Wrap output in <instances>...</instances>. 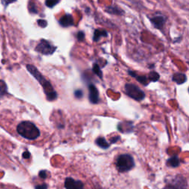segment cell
Returning a JSON list of instances; mask_svg holds the SVG:
<instances>
[{
    "mask_svg": "<svg viewBox=\"0 0 189 189\" xmlns=\"http://www.w3.org/2000/svg\"><path fill=\"white\" fill-rule=\"evenodd\" d=\"M27 69L29 71L31 75L34 76L35 78L39 82V84L42 86L43 90L46 95V98L48 101H53L58 98V93L54 90L53 87L49 81H47L45 78L43 76V75L40 73L38 69L35 67L33 65L28 64L27 65Z\"/></svg>",
    "mask_w": 189,
    "mask_h": 189,
    "instance_id": "6da1fadb",
    "label": "cell"
},
{
    "mask_svg": "<svg viewBox=\"0 0 189 189\" xmlns=\"http://www.w3.org/2000/svg\"><path fill=\"white\" fill-rule=\"evenodd\" d=\"M17 132L22 137L29 140H34L40 136L41 132L37 126L31 121H22L17 126Z\"/></svg>",
    "mask_w": 189,
    "mask_h": 189,
    "instance_id": "7a4b0ae2",
    "label": "cell"
},
{
    "mask_svg": "<svg viewBox=\"0 0 189 189\" xmlns=\"http://www.w3.org/2000/svg\"><path fill=\"white\" fill-rule=\"evenodd\" d=\"M115 166L119 172L123 173L132 169L135 166V163L131 155L128 154H123L117 158Z\"/></svg>",
    "mask_w": 189,
    "mask_h": 189,
    "instance_id": "3957f363",
    "label": "cell"
},
{
    "mask_svg": "<svg viewBox=\"0 0 189 189\" xmlns=\"http://www.w3.org/2000/svg\"><path fill=\"white\" fill-rule=\"evenodd\" d=\"M125 93L132 99L137 101H143L146 98V94L139 87L134 84H125Z\"/></svg>",
    "mask_w": 189,
    "mask_h": 189,
    "instance_id": "277c9868",
    "label": "cell"
},
{
    "mask_svg": "<svg viewBox=\"0 0 189 189\" xmlns=\"http://www.w3.org/2000/svg\"><path fill=\"white\" fill-rule=\"evenodd\" d=\"M61 189H85V183L82 180L72 177H66L61 184Z\"/></svg>",
    "mask_w": 189,
    "mask_h": 189,
    "instance_id": "5b68a950",
    "label": "cell"
},
{
    "mask_svg": "<svg viewBox=\"0 0 189 189\" xmlns=\"http://www.w3.org/2000/svg\"><path fill=\"white\" fill-rule=\"evenodd\" d=\"M36 51L38 53H42L43 55H52L55 53V50H57V47L52 44L49 41L45 40V39H42L39 42V44L36 47Z\"/></svg>",
    "mask_w": 189,
    "mask_h": 189,
    "instance_id": "8992f818",
    "label": "cell"
},
{
    "mask_svg": "<svg viewBox=\"0 0 189 189\" xmlns=\"http://www.w3.org/2000/svg\"><path fill=\"white\" fill-rule=\"evenodd\" d=\"M149 20L152 22V25H153L156 29L163 30L167 19H166V17L165 16H163V14L159 13L157 14V15H155L154 16L151 17V18H149Z\"/></svg>",
    "mask_w": 189,
    "mask_h": 189,
    "instance_id": "52a82bcc",
    "label": "cell"
},
{
    "mask_svg": "<svg viewBox=\"0 0 189 189\" xmlns=\"http://www.w3.org/2000/svg\"><path fill=\"white\" fill-rule=\"evenodd\" d=\"M89 90V101L91 104H97L100 102L99 92L98 89L93 84H90L88 87Z\"/></svg>",
    "mask_w": 189,
    "mask_h": 189,
    "instance_id": "ba28073f",
    "label": "cell"
},
{
    "mask_svg": "<svg viewBox=\"0 0 189 189\" xmlns=\"http://www.w3.org/2000/svg\"><path fill=\"white\" fill-rule=\"evenodd\" d=\"M58 23L63 28H69L74 25V19L71 14L66 13L60 19Z\"/></svg>",
    "mask_w": 189,
    "mask_h": 189,
    "instance_id": "9c48e42d",
    "label": "cell"
},
{
    "mask_svg": "<svg viewBox=\"0 0 189 189\" xmlns=\"http://www.w3.org/2000/svg\"><path fill=\"white\" fill-rule=\"evenodd\" d=\"M128 73L129 75H131V77L135 78L139 83L143 84V86H147L148 84H149V81L146 76L139 75H137L135 72H134V71L132 70H128Z\"/></svg>",
    "mask_w": 189,
    "mask_h": 189,
    "instance_id": "30bf717a",
    "label": "cell"
},
{
    "mask_svg": "<svg viewBox=\"0 0 189 189\" xmlns=\"http://www.w3.org/2000/svg\"><path fill=\"white\" fill-rule=\"evenodd\" d=\"M105 10L108 13L113 14V15L122 16L124 14V11L122 10V9H120L119 7H117V6H115V5L108 6V7H106Z\"/></svg>",
    "mask_w": 189,
    "mask_h": 189,
    "instance_id": "8fae6325",
    "label": "cell"
},
{
    "mask_svg": "<svg viewBox=\"0 0 189 189\" xmlns=\"http://www.w3.org/2000/svg\"><path fill=\"white\" fill-rule=\"evenodd\" d=\"M108 32L103 29H96L95 30L94 33H93V41L95 42H98L100 39L102 37H107Z\"/></svg>",
    "mask_w": 189,
    "mask_h": 189,
    "instance_id": "7c38bea8",
    "label": "cell"
},
{
    "mask_svg": "<svg viewBox=\"0 0 189 189\" xmlns=\"http://www.w3.org/2000/svg\"><path fill=\"white\" fill-rule=\"evenodd\" d=\"M172 81L177 84H182L187 81V77L185 74L182 72H177L173 75Z\"/></svg>",
    "mask_w": 189,
    "mask_h": 189,
    "instance_id": "4fadbf2b",
    "label": "cell"
},
{
    "mask_svg": "<svg viewBox=\"0 0 189 189\" xmlns=\"http://www.w3.org/2000/svg\"><path fill=\"white\" fill-rule=\"evenodd\" d=\"M95 142L96 143V145L100 148H101V149H106L110 146V144L106 141L105 138L102 137H99L97 138Z\"/></svg>",
    "mask_w": 189,
    "mask_h": 189,
    "instance_id": "5bb4252c",
    "label": "cell"
},
{
    "mask_svg": "<svg viewBox=\"0 0 189 189\" xmlns=\"http://www.w3.org/2000/svg\"><path fill=\"white\" fill-rule=\"evenodd\" d=\"M167 164L169 166H171L173 168L177 167L179 165V159L177 156L171 157V158H169L168 160Z\"/></svg>",
    "mask_w": 189,
    "mask_h": 189,
    "instance_id": "9a60e30c",
    "label": "cell"
},
{
    "mask_svg": "<svg viewBox=\"0 0 189 189\" xmlns=\"http://www.w3.org/2000/svg\"><path fill=\"white\" fill-rule=\"evenodd\" d=\"M148 79H149V82H157L160 79V75L155 71H151L148 75Z\"/></svg>",
    "mask_w": 189,
    "mask_h": 189,
    "instance_id": "2e32d148",
    "label": "cell"
},
{
    "mask_svg": "<svg viewBox=\"0 0 189 189\" xmlns=\"http://www.w3.org/2000/svg\"><path fill=\"white\" fill-rule=\"evenodd\" d=\"M93 72H94V73L99 78H101V79L103 78V72H102V71H101L100 66H98L97 63H94V64H93Z\"/></svg>",
    "mask_w": 189,
    "mask_h": 189,
    "instance_id": "e0dca14e",
    "label": "cell"
},
{
    "mask_svg": "<svg viewBox=\"0 0 189 189\" xmlns=\"http://www.w3.org/2000/svg\"><path fill=\"white\" fill-rule=\"evenodd\" d=\"M7 93V85L3 81L0 80V97H2Z\"/></svg>",
    "mask_w": 189,
    "mask_h": 189,
    "instance_id": "ac0fdd59",
    "label": "cell"
},
{
    "mask_svg": "<svg viewBox=\"0 0 189 189\" xmlns=\"http://www.w3.org/2000/svg\"><path fill=\"white\" fill-rule=\"evenodd\" d=\"M59 1H58V0H56V1H55V0H47L45 1V4L49 8H53L57 4L59 3Z\"/></svg>",
    "mask_w": 189,
    "mask_h": 189,
    "instance_id": "d6986e66",
    "label": "cell"
},
{
    "mask_svg": "<svg viewBox=\"0 0 189 189\" xmlns=\"http://www.w3.org/2000/svg\"><path fill=\"white\" fill-rule=\"evenodd\" d=\"M76 39H78V41L79 42H82L85 39V33L84 31H79L78 32V33L76 34Z\"/></svg>",
    "mask_w": 189,
    "mask_h": 189,
    "instance_id": "ffe728a7",
    "label": "cell"
},
{
    "mask_svg": "<svg viewBox=\"0 0 189 189\" xmlns=\"http://www.w3.org/2000/svg\"><path fill=\"white\" fill-rule=\"evenodd\" d=\"M29 10L31 13H38V10L36 9V6L34 3H29Z\"/></svg>",
    "mask_w": 189,
    "mask_h": 189,
    "instance_id": "44dd1931",
    "label": "cell"
},
{
    "mask_svg": "<svg viewBox=\"0 0 189 189\" xmlns=\"http://www.w3.org/2000/svg\"><path fill=\"white\" fill-rule=\"evenodd\" d=\"M74 95H75V97L76 98H78V99H81V98L83 97L84 93L81 90H75V91Z\"/></svg>",
    "mask_w": 189,
    "mask_h": 189,
    "instance_id": "7402d4cb",
    "label": "cell"
},
{
    "mask_svg": "<svg viewBox=\"0 0 189 189\" xmlns=\"http://www.w3.org/2000/svg\"><path fill=\"white\" fill-rule=\"evenodd\" d=\"M37 23L39 25V26L42 28H46L47 26V22L44 19H39L37 21Z\"/></svg>",
    "mask_w": 189,
    "mask_h": 189,
    "instance_id": "603a6c76",
    "label": "cell"
},
{
    "mask_svg": "<svg viewBox=\"0 0 189 189\" xmlns=\"http://www.w3.org/2000/svg\"><path fill=\"white\" fill-rule=\"evenodd\" d=\"M120 140V136H115L110 139V143H115Z\"/></svg>",
    "mask_w": 189,
    "mask_h": 189,
    "instance_id": "cb8c5ba5",
    "label": "cell"
},
{
    "mask_svg": "<svg viewBox=\"0 0 189 189\" xmlns=\"http://www.w3.org/2000/svg\"><path fill=\"white\" fill-rule=\"evenodd\" d=\"M31 157V154H30V152H25L23 153V158H25V159H28Z\"/></svg>",
    "mask_w": 189,
    "mask_h": 189,
    "instance_id": "d4e9b609",
    "label": "cell"
},
{
    "mask_svg": "<svg viewBox=\"0 0 189 189\" xmlns=\"http://www.w3.org/2000/svg\"><path fill=\"white\" fill-rule=\"evenodd\" d=\"M40 177H42V178H44L46 177V172L45 171H42L40 172Z\"/></svg>",
    "mask_w": 189,
    "mask_h": 189,
    "instance_id": "484cf974",
    "label": "cell"
},
{
    "mask_svg": "<svg viewBox=\"0 0 189 189\" xmlns=\"http://www.w3.org/2000/svg\"><path fill=\"white\" fill-rule=\"evenodd\" d=\"M36 189H46L45 185H43L42 187L39 186V187H36Z\"/></svg>",
    "mask_w": 189,
    "mask_h": 189,
    "instance_id": "4316f807",
    "label": "cell"
}]
</instances>
